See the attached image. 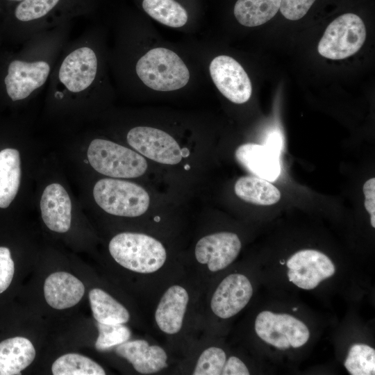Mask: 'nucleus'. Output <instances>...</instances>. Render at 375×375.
<instances>
[{
    "label": "nucleus",
    "instance_id": "obj_1",
    "mask_svg": "<svg viewBox=\"0 0 375 375\" xmlns=\"http://www.w3.org/2000/svg\"><path fill=\"white\" fill-rule=\"evenodd\" d=\"M101 31H84L62 49L47 84V99L57 105L87 103L107 88Z\"/></svg>",
    "mask_w": 375,
    "mask_h": 375
},
{
    "label": "nucleus",
    "instance_id": "obj_2",
    "mask_svg": "<svg viewBox=\"0 0 375 375\" xmlns=\"http://www.w3.org/2000/svg\"><path fill=\"white\" fill-rule=\"evenodd\" d=\"M69 22L39 32L26 40L7 65L3 85L12 101L31 98L47 88L55 64L70 39Z\"/></svg>",
    "mask_w": 375,
    "mask_h": 375
},
{
    "label": "nucleus",
    "instance_id": "obj_3",
    "mask_svg": "<svg viewBox=\"0 0 375 375\" xmlns=\"http://www.w3.org/2000/svg\"><path fill=\"white\" fill-rule=\"evenodd\" d=\"M108 250L117 264L138 274L156 272L167 260L164 245L153 237L144 233H119L110 241Z\"/></svg>",
    "mask_w": 375,
    "mask_h": 375
},
{
    "label": "nucleus",
    "instance_id": "obj_4",
    "mask_svg": "<svg viewBox=\"0 0 375 375\" xmlns=\"http://www.w3.org/2000/svg\"><path fill=\"white\" fill-rule=\"evenodd\" d=\"M134 72L148 88L160 92L179 90L190 80L189 69L174 51L164 47L150 49L140 56Z\"/></svg>",
    "mask_w": 375,
    "mask_h": 375
},
{
    "label": "nucleus",
    "instance_id": "obj_5",
    "mask_svg": "<svg viewBox=\"0 0 375 375\" xmlns=\"http://www.w3.org/2000/svg\"><path fill=\"white\" fill-rule=\"evenodd\" d=\"M87 156L96 171L108 176L136 178L143 175L147 169V162L141 155L105 139L92 140Z\"/></svg>",
    "mask_w": 375,
    "mask_h": 375
},
{
    "label": "nucleus",
    "instance_id": "obj_6",
    "mask_svg": "<svg viewBox=\"0 0 375 375\" xmlns=\"http://www.w3.org/2000/svg\"><path fill=\"white\" fill-rule=\"evenodd\" d=\"M96 203L106 212L121 217L143 215L150 203L149 195L140 185L126 181L103 178L93 188Z\"/></svg>",
    "mask_w": 375,
    "mask_h": 375
},
{
    "label": "nucleus",
    "instance_id": "obj_7",
    "mask_svg": "<svg viewBox=\"0 0 375 375\" xmlns=\"http://www.w3.org/2000/svg\"><path fill=\"white\" fill-rule=\"evenodd\" d=\"M365 39L366 28L362 19L354 13H344L328 24L317 50L324 58L342 60L358 52Z\"/></svg>",
    "mask_w": 375,
    "mask_h": 375
},
{
    "label": "nucleus",
    "instance_id": "obj_8",
    "mask_svg": "<svg viewBox=\"0 0 375 375\" xmlns=\"http://www.w3.org/2000/svg\"><path fill=\"white\" fill-rule=\"evenodd\" d=\"M255 331L261 340L281 350L300 347L310 337L308 327L301 321L288 314L268 310L257 315Z\"/></svg>",
    "mask_w": 375,
    "mask_h": 375
},
{
    "label": "nucleus",
    "instance_id": "obj_9",
    "mask_svg": "<svg viewBox=\"0 0 375 375\" xmlns=\"http://www.w3.org/2000/svg\"><path fill=\"white\" fill-rule=\"evenodd\" d=\"M128 144L144 156L165 165H176L183 158L178 142L167 133L150 126H135L126 135Z\"/></svg>",
    "mask_w": 375,
    "mask_h": 375
},
{
    "label": "nucleus",
    "instance_id": "obj_10",
    "mask_svg": "<svg viewBox=\"0 0 375 375\" xmlns=\"http://www.w3.org/2000/svg\"><path fill=\"white\" fill-rule=\"evenodd\" d=\"M211 78L218 90L233 103L249 101L252 93L251 81L242 65L234 58L220 55L209 65Z\"/></svg>",
    "mask_w": 375,
    "mask_h": 375
},
{
    "label": "nucleus",
    "instance_id": "obj_11",
    "mask_svg": "<svg viewBox=\"0 0 375 375\" xmlns=\"http://www.w3.org/2000/svg\"><path fill=\"white\" fill-rule=\"evenodd\" d=\"M288 276L292 283L304 290L315 288L335 271L331 260L314 249H303L294 253L286 262Z\"/></svg>",
    "mask_w": 375,
    "mask_h": 375
},
{
    "label": "nucleus",
    "instance_id": "obj_12",
    "mask_svg": "<svg viewBox=\"0 0 375 375\" xmlns=\"http://www.w3.org/2000/svg\"><path fill=\"white\" fill-rule=\"evenodd\" d=\"M241 241L237 234L219 232L203 236L197 242L194 256L197 261L208 271L217 272L230 265L241 250Z\"/></svg>",
    "mask_w": 375,
    "mask_h": 375
},
{
    "label": "nucleus",
    "instance_id": "obj_13",
    "mask_svg": "<svg viewBox=\"0 0 375 375\" xmlns=\"http://www.w3.org/2000/svg\"><path fill=\"white\" fill-rule=\"evenodd\" d=\"M253 288L244 274L235 273L226 276L217 285L210 299L212 313L222 319L231 318L249 303Z\"/></svg>",
    "mask_w": 375,
    "mask_h": 375
},
{
    "label": "nucleus",
    "instance_id": "obj_14",
    "mask_svg": "<svg viewBox=\"0 0 375 375\" xmlns=\"http://www.w3.org/2000/svg\"><path fill=\"white\" fill-rule=\"evenodd\" d=\"M62 0H22L14 10L17 37L24 42L33 35L58 26L55 10ZM60 26V25H59Z\"/></svg>",
    "mask_w": 375,
    "mask_h": 375
},
{
    "label": "nucleus",
    "instance_id": "obj_15",
    "mask_svg": "<svg viewBox=\"0 0 375 375\" xmlns=\"http://www.w3.org/2000/svg\"><path fill=\"white\" fill-rule=\"evenodd\" d=\"M189 300L188 290L181 285H172L165 290L154 313L156 324L161 332L175 335L181 331Z\"/></svg>",
    "mask_w": 375,
    "mask_h": 375
},
{
    "label": "nucleus",
    "instance_id": "obj_16",
    "mask_svg": "<svg viewBox=\"0 0 375 375\" xmlns=\"http://www.w3.org/2000/svg\"><path fill=\"white\" fill-rule=\"evenodd\" d=\"M115 352L141 374H153L168 366L165 349L159 345L150 344L145 340H128L117 346Z\"/></svg>",
    "mask_w": 375,
    "mask_h": 375
},
{
    "label": "nucleus",
    "instance_id": "obj_17",
    "mask_svg": "<svg viewBox=\"0 0 375 375\" xmlns=\"http://www.w3.org/2000/svg\"><path fill=\"white\" fill-rule=\"evenodd\" d=\"M279 153L265 144L247 143L238 147V162L255 176L272 182L281 174Z\"/></svg>",
    "mask_w": 375,
    "mask_h": 375
},
{
    "label": "nucleus",
    "instance_id": "obj_18",
    "mask_svg": "<svg viewBox=\"0 0 375 375\" xmlns=\"http://www.w3.org/2000/svg\"><path fill=\"white\" fill-rule=\"evenodd\" d=\"M42 218L49 229L57 233L68 231L72 220V203L65 189L51 183L43 191L40 200Z\"/></svg>",
    "mask_w": 375,
    "mask_h": 375
},
{
    "label": "nucleus",
    "instance_id": "obj_19",
    "mask_svg": "<svg viewBox=\"0 0 375 375\" xmlns=\"http://www.w3.org/2000/svg\"><path fill=\"white\" fill-rule=\"evenodd\" d=\"M44 296L53 308L64 310L76 306L85 294L83 283L67 272L49 274L44 281Z\"/></svg>",
    "mask_w": 375,
    "mask_h": 375
},
{
    "label": "nucleus",
    "instance_id": "obj_20",
    "mask_svg": "<svg viewBox=\"0 0 375 375\" xmlns=\"http://www.w3.org/2000/svg\"><path fill=\"white\" fill-rule=\"evenodd\" d=\"M33 343L26 338L17 336L0 342V375L21 374L35 358Z\"/></svg>",
    "mask_w": 375,
    "mask_h": 375
},
{
    "label": "nucleus",
    "instance_id": "obj_21",
    "mask_svg": "<svg viewBox=\"0 0 375 375\" xmlns=\"http://www.w3.org/2000/svg\"><path fill=\"white\" fill-rule=\"evenodd\" d=\"M21 178L20 156L15 149L0 151V208H8L17 194Z\"/></svg>",
    "mask_w": 375,
    "mask_h": 375
},
{
    "label": "nucleus",
    "instance_id": "obj_22",
    "mask_svg": "<svg viewBox=\"0 0 375 375\" xmlns=\"http://www.w3.org/2000/svg\"><path fill=\"white\" fill-rule=\"evenodd\" d=\"M234 190L242 200L259 206H271L281 199V192L276 186L257 176L239 178L235 184Z\"/></svg>",
    "mask_w": 375,
    "mask_h": 375
},
{
    "label": "nucleus",
    "instance_id": "obj_23",
    "mask_svg": "<svg viewBox=\"0 0 375 375\" xmlns=\"http://www.w3.org/2000/svg\"><path fill=\"white\" fill-rule=\"evenodd\" d=\"M281 0H237L233 14L244 26L254 27L272 19L281 7Z\"/></svg>",
    "mask_w": 375,
    "mask_h": 375
},
{
    "label": "nucleus",
    "instance_id": "obj_24",
    "mask_svg": "<svg viewBox=\"0 0 375 375\" xmlns=\"http://www.w3.org/2000/svg\"><path fill=\"white\" fill-rule=\"evenodd\" d=\"M89 301L93 317L98 323L126 324L130 319L126 307L102 289L91 290Z\"/></svg>",
    "mask_w": 375,
    "mask_h": 375
},
{
    "label": "nucleus",
    "instance_id": "obj_25",
    "mask_svg": "<svg viewBox=\"0 0 375 375\" xmlns=\"http://www.w3.org/2000/svg\"><path fill=\"white\" fill-rule=\"evenodd\" d=\"M142 6L151 17L163 25L180 28L188 22L186 10L175 0H143Z\"/></svg>",
    "mask_w": 375,
    "mask_h": 375
},
{
    "label": "nucleus",
    "instance_id": "obj_26",
    "mask_svg": "<svg viewBox=\"0 0 375 375\" xmlns=\"http://www.w3.org/2000/svg\"><path fill=\"white\" fill-rule=\"evenodd\" d=\"M53 375H104L106 371L90 358L75 353L64 354L51 366Z\"/></svg>",
    "mask_w": 375,
    "mask_h": 375
},
{
    "label": "nucleus",
    "instance_id": "obj_27",
    "mask_svg": "<svg viewBox=\"0 0 375 375\" xmlns=\"http://www.w3.org/2000/svg\"><path fill=\"white\" fill-rule=\"evenodd\" d=\"M344 367L351 375L375 374V350L364 344L351 347Z\"/></svg>",
    "mask_w": 375,
    "mask_h": 375
},
{
    "label": "nucleus",
    "instance_id": "obj_28",
    "mask_svg": "<svg viewBox=\"0 0 375 375\" xmlns=\"http://www.w3.org/2000/svg\"><path fill=\"white\" fill-rule=\"evenodd\" d=\"M98 337L95 348L98 351H106L117 347L126 341L131 336L130 329L124 324H101L97 322Z\"/></svg>",
    "mask_w": 375,
    "mask_h": 375
},
{
    "label": "nucleus",
    "instance_id": "obj_29",
    "mask_svg": "<svg viewBox=\"0 0 375 375\" xmlns=\"http://www.w3.org/2000/svg\"><path fill=\"white\" fill-rule=\"evenodd\" d=\"M226 359V354L222 349L217 347H208L199 355L192 374L221 375Z\"/></svg>",
    "mask_w": 375,
    "mask_h": 375
},
{
    "label": "nucleus",
    "instance_id": "obj_30",
    "mask_svg": "<svg viewBox=\"0 0 375 375\" xmlns=\"http://www.w3.org/2000/svg\"><path fill=\"white\" fill-rule=\"evenodd\" d=\"M316 0H281L280 12L289 20L303 17Z\"/></svg>",
    "mask_w": 375,
    "mask_h": 375
},
{
    "label": "nucleus",
    "instance_id": "obj_31",
    "mask_svg": "<svg viewBox=\"0 0 375 375\" xmlns=\"http://www.w3.org/2000/svg\"><path fill=\"white\" fill-rule=\"evenodd\" d=\"M15 272V264L10 249L0 247V294L10 285Z\"/></svg>",
    "mask_w": 375,
    "mask_h": 375
},
{
    "label": "nucleus",
    "instance_id": "obj_32",
    "mask_svg": "<svg viewBox=\"0 0 375 375\" xmlns=\"http://www.w3.org/2000/svg\"><path fill=\"white\" fill-rule=\"evenodd\" d=\"M365 208L370 214L371 225L375 228V178L367 180L363 185Z\"/></svg>",
    "mask_w": 375,
    "mask_h": 375
},
{
    "label": "nucleus",
    "instance_id": "obj_33",
    "mask_svg": "<svg viewBox=\"0 0 375 375\" xmlns=\"http://www.w3.org/2000/svg\"><path fill=\"white\" fill-rule=\"evenodd\" d=\"M249 371L239 358L232 356L226 359L221 375H249Z\"/></svg>",
    "mask_w": 375,
    "mask_h": 375
},
{
    "label": "nucleus",
    "instance_id": "obj_34",
    "mask_svg": "<svg viewBox=\"0 0 375 375\" xmlns=\"http://www.w3.org/2000/svg\"><path fill=\"white\" fill-rule=\"evenodd\" d=\"M265 144L280 154L283 146L282 135L277 131L271 132L268 135Z\"/></svg>",
    "mask_w": 375,
    "mask_h": 375
},
{
    "label": "nucleus",
    "instance_id": "obj_35",
    "mask_svg": "<svg viewBox=\"0 0 375 375\" xmlns=\"http://www.w3.org/2000/svg\"><path fill=\"white\" fill-rule=\"evenodd\" d=\"M8 1H21L22 0H8Z\"/></svg>",
    "mask_w": 375,
    "mask_h": 375
},
{
    "label": "nucleus",
    "instance_id": "obj_36",
    "mask_svg": "<svg viewBox=\"0 0 375 375\" xmlns=\"http://www.w3.org/2000/svg\"><path fill=\"white\" fill-rule=\"evenodd\" d=\"M293 310H297V308H293Z\"/></svg>",
    "mask_w": 375,
    "mask_h": 375
}]
</instances>
